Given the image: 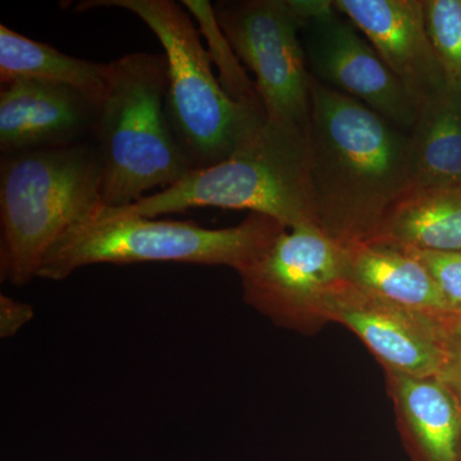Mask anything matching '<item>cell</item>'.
<instances>
[{"label":"cell","mask_w":461,"mask_h":461,"mask_svg":"<svg viewBox=\"0 0 461 461\" xmlns=\"http://www.w3.org/2000/svg\"><path fill=\"white\" fill-rule=\"evenodd\" d=\"M308 147L320 229L346 247L375 240L412 186L409 132L312 77Z\"/></svg>","instance_id":"1"},{"label":"cell","mask_w":461,"mask_h":461,"mask_svg":"<svg viewBox=\"0 0 461 461\" xmlns=\"http://www.w3.org/2000/svg\"><path fill=\"white\" fill-rule=\"evenodd\" d=\"M167 91L166 54L130 53L112 60L93 131L103 205H132L194 171L169 124Z\"/></svg>","instance_id":"2"},{"label":"cell","mask_w":461,"mask_h":461,"mask_svg":"<svg viewBox=\"0 0 461 461\" xmlns=\"http://www.w3.org/2000/svg\"><path fill=\"white\" fill-rule=\"evenodd\" d=\"M102 206V168L94 142L3 156L2 281L25 286L54 242Z\"/></svg>","instance_id":"3"},{"label":"cell","mask_w":461,"mask_h":461,"mask_svg":"<svg viewBox=\"0 0 461 461\" xmlns=\"http://www.w3.org/2000/svg\"><path fill=\"white\" fill-rule=\"evenodd\" d=\"M205 206L266 215L285 229H320L309 176L308 130L267 120L229 159L195 169L168 189L117 209L157 218Z\"/></svg>","instance_id":"4"},{"label":"cell","mask_w":461,"mask_h":461,"mask_svg":"<svg viewBox=\"0 0 461 461\" xmlns=\"http://www.w3.org/2000/svg\"><path fill=\"white\" fill-rule=\"evenodd\" d=\"M285 230L266 215L250 213L227 229H205L189 221H160L103 205L67 230L42 258L36 277L60 281L93 264L186 263L250 266Z\"/></svg>","instance_id":"5"},{"label":"cell","mask_w":461,"mask_h":461,"mask_svg":"<svg viewBox=\"0 0 461 461\" xmlns=\"http://www.w3.org/2000/svg\"><path fill=\"white\" fill-rule=\"evenodd\" d=\"M115 7L144 21L168 60L167 115L194 171L229 159L267 121L263 112L227 95L215 77L200 32L182 3L173 0H90L78 9Z\"/></svg>","instance_id":"6"},{"label":"cell","mask_w":461,"mask_h":461,"mask_svg":"<svg viewBox=\"0 0 461 461\" xmlns=\"http://www.w3.org/2000/svg\"><path fill=\"white\" fill-rule=\"evenodd\" d=\"M309 0H227L214 5L218 25L256 76L269 122L308 130L312 76L303 27Z\"/></svg>","instance_id":"7"},{"label":"cell","mask_w":461,"mask_h":461,"mask_svg":"<svg viewBox=\"0 0 461 461\" xmlns=\"http://www.w3.org/2000/svg\"><path fill=\"white\" fill-rule=\"evenodd\" d=\"M302 41L315 81L359 100L402 131H411L418 115L414 100L333 0H309Z\"/></svg>","instance_id":"8"},{"label":"cell","mask_w":461,"mask_h":461,"mask_svg":"<svg viewBox=\"0 0 461 461\" xmlns=\"http://www.w3.org/2000/svg\"><path fill=\"white\" fill-rule=\"evenodd\" d=\"M312 313L339 321L377 355L388 372L438 378L448 357L450 315L418 311L388 302L350 280L333 288Z\"/></svg>","instance_id":"9"},{"label":"cell","mask_w":461,"mask_h":461,"mask_svg":"<svg viewBox=\"0 0 461 461\" xmlns=\"http://www.w3.org/2000/svg\"><path fill=\"white\" fill-rule=\"evenodd\" d=\"M346 245L318 227L286 229L262 256L240 271L245 295L278 317L312 313L315 305L348 278Z\"/></svg>","instance_id":"10"},{"label":"cell","mask_w":461,"mask_h":461,"mask_svg":"<svg viewBox=\"0 0 461 461\" xmlns=\"http://www.w3.org/2000/svg\"><path fill=\"white\" fill-rule=\"evenodd\" d=\"M333 5L368 39L417 109L448 87L430 42L424 0H333Z\"/></svg>","instance_id":"11"},{"label":"cell","mask_w":461,"mask_h":461,"mask_svg":"<svg viewBox=\"0 0 461 461\" xmlns=\"http://www.w3.org/2000/svg\"><path fill=\"white\" fill-rule=\"evenodd\" d=\"M98 105L80 91L39 81H17L0 91L3 156L65 147L93 135Z\"/></svg>","instance_id":"12"},{"label":"cell","mask_w":461,"mask_h":461,"mask_svg":"<svg viewBox=\"0 0 461 461\" xmlns=\"http://www.w3.org/2000/svg\"><path fill=\"white\" fill-rule=\"evenodd\" d=\"M348 278L395 304L438 315H455L426 267L405 249L381 241L348 245Z\"/></svg>","instance_id":"13"},{"label":"cell","mask_w":461,"mask_h":461,"mask_svg":"<svg viewBox=\"0 0 461 461\" xmlns=\"http://www.w3.org/2000/svg\"><path fill=\"white\" fill-rule=\"evenodd\" d=\"M372 241L461 253V185L409 190L388 212Z\"/></svg>","instance_id":"14"},{"label":"cell","mask_w":461,"mask_h":461,"mask_svg":"<svg viewBox=\"0 0 461 461\" xmlns=\"http://www.w3.org/2000/svg\"><path fill=\"white\" fill-rule=\"evenodd\" d=\"M111 63L80 59L0 25V83L39 81L80 91L98 105L108 89Z\"/></svg>","instance_id":"15"},{"label":"cell","mask_w":461,"mask_h":461,"mask_svg":"<svg viewBox=\"0 0 461 461\" xmlns=\"http://www.w3.org/2000/svg\"><path fill=\"white\" fill-rule=\"evenodd\" d=\"M411 189L461 185V93L450 87L418 107L411 132Z\"/></svg>","instance_id":"16"},{"label":"cell","mask_w":461,"mask_h":461,"mask_svg":"<svg viewBox=\"0 0 461 461\" xmlns=\"http://www.w3.org/2000/svg\"><path fill=\"white\" fill-rule=\"evenodd\" d=\"M420 461H459L461 411L437 378L388 372Z\"/></svg>","instance_id":"17"},{"label":"cell","mask_w":461,"mask_h":461,"mask_svg":"<svg viewBox=\"0 0 461 461\" xmlns=\"http://www.w3.org/2000/svg\"><path fill=\"white\" fill-rule=\"evenodd\" d=\"M182 5L199 23V32L204 35L205 41L208 42L206 50H208L212 63L214 62L220 69L218 80L227 95L245 107L264 113L256 81L249 78L247 72L240 63L241 60L236 56L222 30L218 25L214 5L204 2V0H185Z\"/></svg>","instance_id":"18"},{"label":"cell","mask_w":461,"mask_h":461,"mask_svg":"<svg viewBox=\"0 0 461 461\" xmlns=\"http://www.w3.org/2000/svg\"><path fill=\"white\" fill-rule=\"evenodd\" d=\"M430 42L446 84L461 93V0H424Z\"/></svg>","instance_id":"19"},{"label":"cell","mask_w":461,"mask_h":461,"mask_svg":"<svg viewBox=\"0 0 461 461\" xmlns=\"http://www.w3.org/2000/svg\"><path fill=\"white\" fill-rule=\"evenodd\" d=\"M405 249L429 271L455 315H461V253Z\"/></svg>","instance_id":"20"},{"label":"cell","mask_w":461,"mask_h":461,"mask_svg":"<svg viewBox=\"0 0 461 461\" xmlns=\"http://www.w3.org/2000/svg\"><path fill=\"white\" fill-rule=\"evenodd\" d=\"M33 317L32 306L12 297L0 295V336L12 338Z\"/></svg>","instance_id":"21"},{"label":"cell","mask_w":461,"mask_h":461,"mask_svg":"<svg viewBox=\"0 0 461 461\" xmlns=\"http://www.w3.org/2000/svg\"><path fill=\"white\" fill-rule=\"evenodd\" d=\"M453 393L455 402L461 411V339L453 335L450 348H448L447 362L444 371L437 378Z\"/></svg>","instance_id":"22"},{"label":"cell","mask_w":461,"mask_h":461,"mask_svg":"<svg viewBox=\"0 0 461 461\" xmlns=\"http://www.w3.org/2000/svg\"><path fill=\"white\" fill-rule=\"evenodd\" d=\"M447 323L453 335L461 339V315H450L447 318Z\"/></svg>","instance_id":"23"},{"label":"cell","mask_w":461,"mask_h":461,"mask_svg":"<svg viewBox=\"0 0 461 461\" xmlns=\"http://www.w3.org/2000/svg\"><path fill=\"white\" fill-rule=\"evenodd\" d=\"M459 461H461V455H460V459H459Z\"/></svg>","instance_id":"24"}]
</instances>
